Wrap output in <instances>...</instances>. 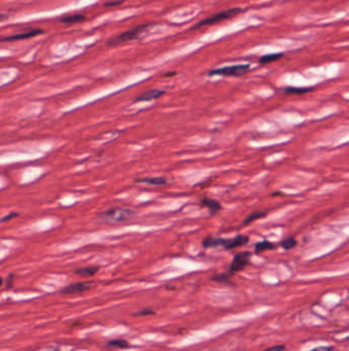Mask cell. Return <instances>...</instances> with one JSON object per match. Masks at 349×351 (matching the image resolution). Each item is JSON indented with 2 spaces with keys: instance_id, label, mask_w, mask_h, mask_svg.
Here are the masks:
<instances>
[{
  "instance_id": "cell-3",
  "label": "cell",
  "mask_w": 349,
  "mask_h": 351,
  "mask_svg": "<svg viewBox=\"0 0 349 351\" xmlns=\"http://www.w3.org/2000/svg\"><path fill=\"white\" fill-rule=\"evenodd\" d=\"M152 26V24H144V25H141L139 27H136L134 29L126 31V32H123L121 34H119L118 36H116L114 38H112L111 40H109L107 44L109 46H115V45H119L125 43H128V41L134 40V39H139L141 38L145 31L149 29Z\"/></svg>"
},
{
  "instance_id": "cell-5",
  "label": "cell",
  "mask_w": 349,
  "mask_h": 351,
  "mask_svg": "<svg viewBox=\"0 0 349 351\" xmlns=\"http://www.w3.org/2000/svg\"><path fill=\"white\" fill-rule=\"evenodd\" d=\"M250 70L249 64H238V65H231V66H226L221 68H216L209 71V76H242L246 74L247 72Z\"/></svg>"
},
{
  "instance_id": "cell-19",
  "label": "cell",
  "mask_w": 349,
  "mask_h": 351,
  "mask_svg": "<svg viewBox=\"0 0 349 351\" xmlns=\"http://www.w3.org/2000/svg\"><path fill=\"white\" fill-rule=\"evenodd\" d=\"M298 242L297 241H296L294 237H287V239H285L281 241V245L284 250L286 251H289V250H292L294 249L295 246H297Z\"/></svg>"
},
{
  "instance_id": "cell-28",
  "label": "cell",
  "mask_w": 349,
  "mask_h": 351,
  "mask_svg": "<svg viewBox=\"0 0 349 351\" xmlns=\"http://www.w3.org/2000/svg\"><path fill=\"white\" fill-rule=\"evenodd\" d=\"M2 283H3V281H2V278H1V276H0V286H1Z\"/></svg>"
},
{
  "instance_id": "cell-24",
  "label": "cell",
  "mask_w": 349,
  "mask_h": 351,
  "mask_svg": "<svg viewBox=\"0 0 349 351\" xmlns=\"http://www.w3.org/2000/svg\"><path fill=\"white\" fill-rule=\"evenodd\" d=\"M13 216H19L18 214H10V215H7L6 216V218H3L2 220H0V221H2V222H4V221H6V220H8V219H12V218H15V217H13Z\"/></svg>"
},
{
  "instance_id": "cell-6",
  "label": "cell",
  "mask_w": 349,
  "mask_h": 351,
  "mask_svg": "<svg viewBox=\"0 0 349 351\" xmlns=\"http://www.w3.org/2000/svg\"><path fill=\"white\" fill-rule=\"evenodd\" d=\"M250 258H251V252L245 251V252H240L234 256V259H232L228 272L234 275L235 273H238L242 270H244L247 267V265L250 263Z\"/></svg>"
},
{
  "instance_id": "cell-1",
  "label": "cell",
  "mask_w": 349,
  "mask_h": 351,
  "mask_svg": "<svg viewBox=\"0 0 349 351\" xmlns=\"http://www.w3.org/2000/svg\"><path fill=\"white\" fill-rule=\"evenodd\" d=\"M249 242V237L246 235H237L232 239H222V237H212L208 236L202 241V245L204 249H211V247L221 246L225 250L229 251L237 247L246 245Z\"/></svg>"
},
{
  "instance_id": "cell-7",
  "label": "cell",
  "mask_w": 349,
  "mask_h": 351,
  "mask_svg": "<svg viewBox=\"0 0 349 351\" xmlns=\"http://www.w3.org/2000/svg\"><path fill=\"white\" fill-rule=\"evenodd\" d=\"M93 285H94V284L91 282H80V283L73 284L66 287H63L62 290V293L66 294V295L81 294V293H84V292L90 290L91 287H93Z\"/></svg>"
},
{
  "instance_id": "cell-13",
  "label": "cell",
  "mask_w": 349,
  "mask_h": 351,
  "mask_svg": "<svg viewBox=\"0 0 349 351\" xmlns=\"http://www.w3.org/2000/svg\"><path fill=\"white\" fill-rule=\"evenodd\" d=\"M85 20H86L85 16L78 14V15H72V16H65V17H62L60 21L63 24L72 25V24H77V23L83 22V21H85Z\"/></svg>"
},
{
  "instance_id": "cell-26",
  "label": "cell",
  "mask_w": 349,
  "mask_h": 351,
  "mask_svg": "<svg viewBox=\"0 0 349 351\" xmlns=\"http://www.w3.org/2000/svg\"><path fill=\"white\" fill-rule=\"evenodd\" d=\"M122 1H117V2H109V3H107V4H105V5H108V6H110V5H115V4H119V3H121Z\"/></svg>"
},
{
  "instance_id": "cell-15",
  "label": "cell",
  "mask_w": 349,
  "mask_h": 351,
  "mask_svg": "<svg viewBox=\"0 0 349 351\" xmlns=\"http://www.w3.org/2000/svg\"><path fill=\"white\" fill-rule=\"evenodd\" d=\"M312 88H292L288 87L284 88V92L287 95H304L306 92L311 91Z\"/></svg>"
},
{
  "instance_id": "cell-17",
  "label": "cell",
  "mask_w": 349,
  "mask_h": 351,
  "mask_svg": "<svg viewBox=\"0 0 349 351\" xmlns=\"http://www.w3.org/2000/svg\"><path fill=\"white\" fill-rule=\"evenodd\" d=\"M231 276H232V274L227 271V272L218 273V274L211 276L210 280L212 282H215V283H219V284H229Z\"/></svg>"
},
{
  "instance_id": "cell-10",
  "label": "cell",
  "mask_w": 349,
  "mask_h": 351,
  "mask_svg": "<svg viewBox=\"0 0 349 351\" xmlns=\"http://www.w3.org/2000/svg\"><path fill=\"white\" fill-rule=\"evenodd\" d=\"M201 206L203 208H207L209 210V213L211 216H214L215 214H217L221 209V203L213 198H209V197H203L200 201Z\"/></svg>"
},
{
  "instance_id": "cell-8",
  "label": "cell",
  "mask_w": 349,
  "mask_h": 351,
  "mask_svg": "<svg viewBox=\"0 0 349 351\" xmlns=\"http://www.w3.org/2000/svg\"><path fill=\"white\" fill-rule=\"evenodd\" d=\"M40 34H43V30L41 29H31V30H26L22 33H18V34H14L10 36H6V37H2L0 38V41L1 43H6V41H18V40H24V39H29L32 37L38 36Z\"/></svg>"
},
{
  "instance_id": "cell-16",
  "label": "cell",
  "mask_w": 349,
  "mask_h": 351,
  "mask_svg": "<svg viewBox=\"0 0 349 351\" xmlns=\"http://www.w3.org/2000/svg\"><path fill=\"white\" fill-rule=\"evenodd\" d=\"M284 57L283 54L279 53V54H269V55H266L259 59V63L261 65H267L270 63H273V62H277L280 59H282Z\"/></svg>"
},
{
  "instance_id": "cell-14",
  "label": "cell",
  "mask_w": 349,
  "mask_h": 351,
  "mask_svg": "<svg viewBox=\"0 0 349 351\" xmlns=\"http://www.w3.org/2000/svg\"><path fill=\"white\" fill-rule=\"evenodd\" d=\"M267 216V212H262V211H257V212H253L251 213L250 215H248V217H246V219L243 221V226H247L249 225L250 223L256 221V220H259V219H262L264 218V217Z\"/></svg>"
},
{
  "instance_id": "cell-29",
  "label": "cell",
  "mask_w": 349,
  "mask_h": 351,
  "mask_svg": "<svg viewBox=\"0 0 349 351\" xmlns=\"http://www.w3.org/2000/svg\"><path fill=\"white\" fill-rule=\"evenodd\" d=\"M5 17H3L2 15H0V21H1V20H3Z\"/></svg>"
},
{
  "instance_id": "cell-23",
  "label": "cell",
  "mask_w": 349,
  "mask_h": 351,
  "mask_svg": "<svg viewBox=\"0 0 349 351\" xmlns=\"http://www.w3.org/2000/svg\"><path fill=\"white\" fill-rule=\"evenodd\" d=\"M310 351H335V348L333 346H319L311 349Z\"/></svg>"
},
{
  "instance_id": "cell-9",
  "label": "cell",
  "mask_w": 349,
  "mask_h": 351,
  "mask_svg": "<svg viewBox=\"0 0 349 351\" xmlns=\"http://www.w3.org/2000/svg\"><path fill=\"white\" fill-rule=\"evenodd\" d=\"M165 92H166L165 90L158 89V88L146 90V91L143 92L141 96L137 97L134 100V102H150V101H153V100H157L159 98H161L165 94Z\"/></svg>"
},
{
  "instance_id": "cell-22",
  "label": "cell",
  "mask_w": 349,
  "mask_h": 351,
  "mask_svg": "<svg viewBox=\"0 0 349 351\" xmlns=\"http://www.w3.org/2000/svg\"><path fill=\"white\" fill-rule=\"evenodd\" d=\"M286 350V346L283 345V344H279V345H274V346H271L266 350L263 351H285Z\"/></svg>"
},
{
  "instance_id": "cell-27",
  "label": "cell",
  "mask_w": 349,
  "mask_h": 351,
  "mask_svg": "<svg viewBox=\"0 0 349 351\" xmlns=\"http://www.w3.org/2000/svg\"><path fill=\"white\" fill-rule=\"evenodd\" d=\"M46 351H62L60 348H49V350Z\"/></svg>"
},
{
  "instance_id": "cell-21",
  "label": "cell",
  "mask_w": 349,
  "mask_h": 351,
  "mask_svg": "<svg viewBox=\"0 0 349 351\" xmlns=\"http://www.w3.org/2000/svg\"><path fill=\"white\" fill-rule=\"evenodd\" d=\"M154 314H155V311L153 310V309L144 308V309H142V310H140L139 312H136L134 315L135 316H146V315H154Z\"/></svg>"
},
{
  "instance_id": "cell-12",
  "label": "cell",
  "mask_w": 349,
  "mask_h": 351,
  "mask_svg": "<svg viewBox=\"0 0 349 351\" xmlns=\"http://www.w3.org/2000/svg\"><path fill=\"white\" fill-rule=\"evenodd\" d=\"M276 247H277V245L274 244L273 242L268 241H263L261 242H257L255 244V246H254V250H255V254L258 255V254H261L263 252L274 250Z\"/></svg>"
},
{
  "instance_id": "cell-4",
  "label": "cell",
  "mask_w": 349,
  "mask_h": 351,
  "mask_svg": "<svg viewBox=\"0 0 349 351\" xmlns=\"http://www.w3.org/2000/svg\"><path fill=\"white\" fill-rule=\"evenodd\" d=\"M243 12V9L240 7H234V8H229L225 10V12H221L218 14H215L213 16H211L210 18H207L203 21H201L196 26H194L193 29H198L201 27H205V26H212L215 25L217 23L222 22V21H226L228 19L234 18L236 16H238L239 14H241Z\"/></svg>"
},
{
  "instance_id": "cell-2",
  "label": "cell",
  "mask_w": 349,
  "mask_h": 351,
  "mask_svg": "<svg viewBox=\"0 0 349 351\" xmlns=\"http://www.w3.org/2000/svg\"><path fill=\"white\" fill-rule=\"evenodd\" d=\"M135 212L128 208H112L99 215V218L104 223H122L133 218Z\"/></svg>"
},
{
  "instance_id": "cell-18",
  "label": "cell",
  "mask_w": 349,
  "mask_h": 351,
  "mask_svg": "<svg viewBox=\"0 0 349 351\" xmlns=\"http://www.w3.org/2000/svg\"><path fill=\"white\" fill-rule=\"evenodd\" d=\"M99 271V267H83L80 268V269L75 270V273L80 275V276H84V277H89V276H93L95 273Z\"/></svg>"
},
{
  "instance_id": "cell-11",
  "label": "cell",
  "mask_w": 349,
  "mask_h": 351,
  "mask_svg": "<svg viewBox=\"0 0 349 351\" xmlns=\"http://www.w3.org/2000/svg\"><path fill=\"white\" fill-rule=\"evenodd\" d=\"M137 183H143L151 186H164L167 184V179L164 177H150L136 180Z\"/></svg>"
},
{
  "instance_id": "cell-25",
  "label": "cell",
  "mask_w": 349,
  "mask_h": 351,
  "mask_svg": "<svg viewBox=\"0 0 349 351\" xmlns=\"http://www.w3.org/2000/svg\"><path fill=\"white\" fill-rule=\"evenodd\" d=\"M271 195H272V196H279V195H280V196H282V195H283V193H281L280 191H274Z\"/></svg>"
},
{
  "instance_id": "cell-20",
  "label": "cell",
  "mask_w": 349,
  "mask_h": 351,
  "mask_svg": "<svg viewBox=\"0 0 349 351\" xmlns=\"http://www.w3.org/2000/svg\"><path fill=\"white\" fill-rule=\"evenodd\" d=\"M108 346L111 347H117V348H128L130 347V344L126 341V340L123 339H115V340H111L107 343Z\"/></svg>"
}]
</instances>
